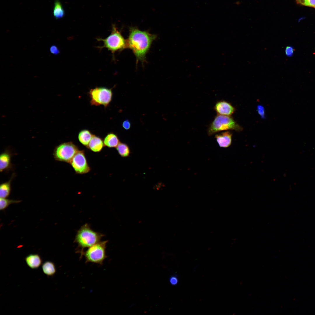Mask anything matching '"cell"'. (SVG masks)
I'll return each mask as SVG.
<instances>
[{
  "label": "cell",
  "instance_id": "7a4b0ae2",
  "mask_svg": "<svg viewBox=\"0 0 315 315\" xmlns=\"http://www.w3.org/2000/svg\"><path fill=\"white\" fill-rule=\"evenodd\" d=\"M104 236L101 233L93 230L89 224L86 223L77 231L74 242L77 244L78 248L80 249L79 252L82 256L84 249L100 241Z\"/></svg>",
  "mask_w": 315,
  "mask_h": 315
},
{
  "label": "cell",
  "instance_id": "3957f363",
  "mask_svg": "<svg viewBox=\"0 0 315 315\" xmlns=\"http://www.w3.org/2000/svg\"><path fill=\"white\" fill-rule=\"evenodd\" d=\"M242 128L230 116L217 115L210 124L208 130L209 136L223 131L242 130Z\"/></svg>",
  "mask_w": 315,
  "mask_h": 315
},
{
  "label": "cell",
  "instance_id": "d4e9b609",
  "mask_svg": "<svg viewBox=\"0 0 315 315\" xmlns=\"http://www.w3.org/2000/svg\"><path fill=\"white\" fill-rule=\"evenodd\" d=\"M50 51L51 53L54 55H57L60 52L58 48L55 45H53L51 46Z\"/></svg>",
  "mask_w": 315,
  "mask_h": 315
},
{
  "label": "cell",
  "instance_id": "52a82bcc",
  "mask_svg": "<svg viewBox=\"0 0 315 315\" xmlns=\"http://www.w3.org/2000/svg\"><path fill=\"white\" fill-rule=\"evenodd\" d=\"M79 150L77 146L72 142H65L55 147L53 155L57 161L70 163Z\"/></svg>",
  "mask_w": 315,
  "mask_h": 315
},
{
  "label": "cell",
  "instance_id": "484cf974",
  "mask_svg": "<svg viewBox=\"0 0 315 315\" xmlns=\"http://www.w3.org/2000/svg\"><path fill=\"white\" fill-rule=\"evenodd\" d=\"M122 126L126 130H129L131 127V123L128 120L124 121L122 123Z\"/></svg>",
  "mask_w": 315,
  "mask_h": 315
},
{
  "label": "cell",
  "instance_id": "8992f818",
  "mask_svg": "<svg viewBox=\"0 0 315 315\" xmlns=\"http://www.w3.org/2000/svg\"><path fill=\"white\" fill-rule=\"evenodd\" d=\"M89 94L92 105H102L106 107L112 100L113 93L111 89L99 87L90 89Z\"/></svg>",
  "mask_w": 315,
  "mask_h": 315
},
{
  "label": "cell",
  "instance_id": "ba28073f",
  "mask_svg": "<svg viewBox=\"0 0 315 315\" xmlns=\"http://www.w3.org/2000/svg\"><path fill=\"white\" fill-rule=\"evenodd\" d=\"M69 163L75 172L78 174L87 173L91 170L83 150H79Z\"/></svg>",
  "mask_w": 315,
  "mask_h": 315
},
{
  "label": "cell",
  "instance_id": "9c48e42d",
  "mask_svg": "<svg viewBox=\"0 0 315 315\" xmlns=\"http://www.w3.org/2000/svg\"><path fill=\"white\" fill-rule=\"evenodd\" d=\"M214 108L218 115L230 116L235 111V108L229 103L224 101L218 102Z\"/></svg>",
  "mask_w": 315,
  "mask_h": 315
},
{
  "label": "cell",
  "instance_id": "4fadbf2b",
  "mask_svg": "<svg viewBox=\"0 0 315 315\" xmlns=\"http://www.w3.org/2000/svg\"><path fill=\"white\" fill-rule=\"evenodd\" d=\"M25 259L28 266L32 269L38 268L42 264L41 258L38 254H29L25 257Z\"/></svg>",
  "mask_w": 315,
  "mask_h": 315
},
{
  "label": "cell",
  "instance_id": "d6986e66",
  "mask_svg": "<svg viewBox=\"0 0 315 315\" xmlns=\"http://www.w3.org/2000/svg\"><path fill=\"white\" fill-rule=\"evenodd\" d=\"M116 148L118 154L122 157L125 158L129 156L130 150L126 144L120 142Z\"/></svg>",
  "mask_w": 315,
  "mask_h": 315
},
{
  "label": "cell",
  "instance_id": "5bb4252c",
  "mask_svg": "<svg viewBox=\"0 0 315 315\" xmlns=\"http://www.w3.org/2000/svg\"><path fill=\"white\" fill-rule=\"evenodd\" d=\"M105 146L109 148L116 147L120 143L118 136L113 132L108 133L104 139Z\"/></svg>",
  "mask_w": 315,
  "mask_h": 315
},
{
  "label": "cell",
  "instance_id": "9a60e30c",
  "mask_svg": "<svg viewBox=\"0 0 315 315\" xmlns=\"http://www.w3.org/2000/svg\"><path fill=\"white\" fill-rule=\"evenodd\" d=\"M15 175L14 174H13L8 181L1 184L0 186V198H6L9 196L11 191V182Z\"/></svg>",
  "mask_w": 315,
  "mask_h": 315
},
{
  "label": "cell",
  "instance_id": "6da1fadb",
  "mask_svg": "<svg viewBox=\"0 0 315 315\" xmlns=\"http://www.w3.org/2000/svg\"><path fill=\"white\" fill-rule=\"evenodd\" d=\"M156 36L137 28H130L129 36L127 40V48L130 49L135 55L137 62H144L146 55Z\"/></svg>",
  "mask_w": 315,
  "mask_h": 315
},
{
  "label": "cell",
  "instance_id": "30bf717a",
  "mask_svg": "<svg viewBox=\"0 0 315 315\" xmlns=\"http://www.w3.org/2000/svg\"><path fill=\"white\" fill-rule=\"evenodd\" d=\"M232 134L229 131H226L216 134L215 138L220 147L226 148L229 147L232 143Z\"/></svg>",
  "mask_w": 315,
  "mask_h": 315
},
{
  "label": "cell",
  "instance_id": "44dd1931",
  "mask_svg": "<svg viewBox=\"0 0 315 315\" xmlns=\"http://www.w3.org/2000/svg\"><path fill=\"white\" fill-rule=\"evenodd\" d=\"M296 3L298 4L315 8V0H296Z\"/></svg>",
  "mask_w": 315,
  "mask_h": 315
},
{
  "label": "cell",
  "instance_id": "277c9868",
  "mask_svg": "<svg viewBox=\"0 0 315 315\" xmlns=\"http://www.w3.org/2000/svg\"><path fill=\"white\" fill-rule=\"evenodd\" d=\"M97 40L103 42L101 48H106L113 53L127 48V40L114 25H113L111 33L109 36L104 39L98 38Z\"/></svg>",
  "mask_w": 315,
  "mask_h": 315
},
{
  "label": "cell",
  "instance_id": "e0dca14e",
  "mask_svg": "<svg viewBox=\"0 0 315 315\" xmlns=\"http://www.w3.org/2000/svg\"><path fill=\"white\" fill-rule=\"evenodd\" d=\"M53 14L56 19L62 18L65 15V12L59 0H55L54 3Z\"/></svg>",
  "mask_w": 315,
  "mask_h": 315
},
{
  "label": "cell",
  "instance_id": "7c38bea8",
  "mask_svg": "<svg viewBox=\"0 0 315 315\" xmlns=\"http://www.w3.org/2000/svg\"><path fill=\"white\" fill-rule=\"evenodd\" d=\"M104 146L102 139L96 135H93L87 148L93 152L97 153L100 152Z\"/></svg>",
  "mask_w": 315,
  "mask_h": 315
},
{
  "label": "cell",
  "instance_id": "2e32d148",
  "mask_svg": "<svg viewBox=\"0 0 315 315\" xmlns=\"http://www.w3.org/2000/svg\"><path fill=\"white\" fill-rule=\"evenodd\" d=\"M93 135L89 130H83L79 132L78 136V139L83 145L87 147Z\"/></svg>",
  "mask_w": 315,
  "mask_h": 315
},
{
  "label": "cell",
  "instance_id": "ffe728a7",
  "mask_svg": "<svg viewBox=\"0 0 315 315\" xmlns=\"http://www.w3.org/2000/svg\"><path fill=\"white\" fill-rule=\"evenodd\" d=\"M21 200H10L6 198H0V209L3 210L6 209L10 204L20 202Z\"/></svg>",
  "mask_w": 315,
  "mask_h": 315
},
{
  "label": "cell",
  "instance_id": "7402d4cb",
  "mask_svg": "<svg viewBox=\"0 0 315 315\" xmlns=\"http://www.w3.org/2000/svg\"><path fill=\"white\" fill-rule=\"evenodd\" d=\"M295 49L292 46H287L285 50V53L286 56L289 57H291L293 55Z\"/></svg>",
  "mask_w": 315,
  "mask_h": 315
},
{
  "label": "cell",
  "instance_id": "8fae6325",
  "mask_svg": "<svg viewBox=\"0 0 315 315\" xmlns=\"http://www.w3.org/2000/svg\"><path fill=\"white\" fill-rule=\"evenodd\" d=\"M12 154L8 150L2 153L0 156V170L1 172L9 170L12 167L11 159Z\"/></svg>",
  "mask_w": 315,
  "mask_h": 315
},
{
  "label": "cell",
  "instance_id": "cb8c5ba5",
  "mask_svg": "<svg viewBox=\"0 0 315 315\" xmlns=\"http://www.w3.org/2000/svg\"><path fill=\"white\" fill-rule=\"evenodd\" d=\"M169 281L171 285L175 286L178 284V278L176 276H172L170 277Z\"/></svg>",
  "mask_w": 315,
  "mask_h": 315
},
{
  "label": "cell",
  "instance_id": "5b68a950",
  "mask_svg": "<svg viewBox=\"0 0 315 315\" xmlns=\"http://www.w3.org/2000/svg\"><path fill=\"white\" fill-rule=\"evenodd\" d=\"M108 241H100L88 248L83 255L86 262L102 264L107 257L106 249Z\"/></svg>",
  "mask_w": 315,
  "mask_h": 315
},
{
  "label": "cell",
  "instance_id": "ac0fdd59",
  "mask_svg": "<svg viewBox=\"0 0 315 315\" xmlns=\"http://www.w3.org/2000/svg\"><path fill=\"white\" fill-rule=\"evenodd\" d=\"M42 269L43 273L49 276L53 275L56 272L54 264L50 261H46L44 262L42 265Z\"/></svg>",
  "mask_w": 315,
  "mask_h": 315
},
{
  "label": "cell",
  "instance_id": "603a6c76",
  "mask_svg": "<svg viewBox=\"0 0 315 315\" xmlns=\"http://www.w3.org/2000/svg\"><path fill=\"white\" fill-rule=\"evenodd\" d=\"M257 110L261 118H264L265 117V113L264 107L262 105H259L257 106Z\"/></svg>",
  "mask_w": 315,
  "mask_h": 315
}]
</instances>
